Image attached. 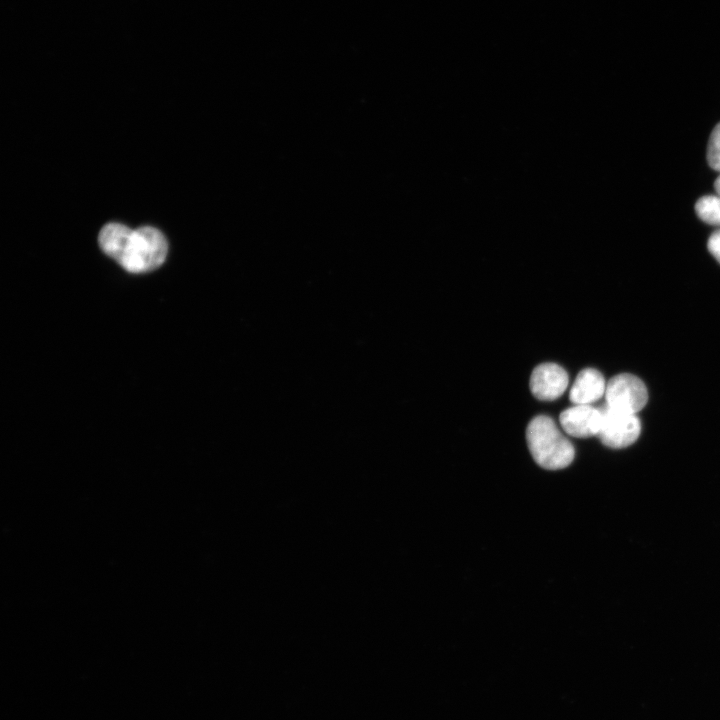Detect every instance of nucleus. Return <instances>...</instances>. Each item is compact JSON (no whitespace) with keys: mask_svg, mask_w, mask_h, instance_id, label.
<instances>
[{"mask_svg":"<svg viewBox=\"0 0 720 720\" xmlns=\"http://www.w3.org/2000/svg\"><path fill=\"white\" fill-rule=\"evenodd\" d=\"M98 242L106 255L131 273L157 269L168 252L164 235L150 226L132 230L124 224L108 223L101 229Z\"/></svg>","mask_w":720,"mask_h":720,"instance_id":"obj_1","label":"nucleus"},{"mask_svg":"<svg viewBox=\"0 0 720 720\" xmlns=\"http://www.w3.org/2000/svg\"><path fill=\"white\" fill-rule=\"evenodd\" d=\"M606 405L636 414L647 403L648 392L641 379L632 374H619L609 380L605 391Z\"/></svg>","mask_w":720,"mask_h":720,"instance_id":"obj_4","label":"nucleus"},{"mask_svg":"<svg viewBox=\"0 0 720 720\" xmlns=\"http://www.w3.org/2000/svg\"><path fill=\"white\" fill-rule=\"evenodd\" d=\"M563 430L577 438L597 436L602 421L601 410L591 405H575L559 416Z\"/></svg>","mask_w":720,"mask_h":720,"instance_id":"obj_6","label":"nucleus"},{"mask_svg":"<svg viewBox=\"0 0 720 720\" xmlns=\"http://www.w3.org/2000/svg\"><path fill=\"white\" fill-rule=\"evenodd\" d=\"M526 440L534 461L544 469H563L574 459L573 445L548 416L539 415L530 421Z\"/></svg>","mask_w":720,"mask_h":720,"instance_id":"obj_2","label":"nucleus"},{"mask_svg":"<svg viewBox=\"0 0 720 720\" xmlns=\"http://www.w3.org/2000/svg\"><path fill=\"white\" fill-rule=\"evenodd\" d=\"M707 162L712 169L720 172V123L715 126L709 137Z\"/></svg>","mask_w":720,"mask_h":720,"instance_id":"obj_9","label":"nucleus"},{"mask_svg":"<svg viewBox=\"0 0 720 720\" xmlns=\"http://www.w3.org/2000/svg\"><path fill=\"white\" fill-rule=\"evenodd\" d=\"M707 247L712 256L720 263V230L710 235Z\"/></svg>","mask_w":720,"mask_h":720,"instance_id":"obj_10","label":"nucleus"},{"mask_svg":"<svg viewBox=\"0 0 720 720\" xmlns=\"http://www.w3.org/2000/svg\"><path fill=\"white\" fill-rule=\"evenodd\" d=\"M714 188H715V190H716V192H717V195L720 196V175H719V176L717 177V179L715 180Z\"/></svg>","mask_w":720,"mask_h":720,"instance_id":"obj_11","label":"nucleus"},{"mask_svg":"<svg viewBox=\"0 0 720 720\" xmlns=\"http://www.w3.org/2000/svg\"><path fill=\"white\" fill-rule=\"evenodd\" d=\"M600 410L602 421L597 437L605 446L625 448L638 439L641 424L636 414L613 409L606 404Z\"/></svg>","mask_w":720,"mask_h":720,"instance_id":"obj_3","label":"nucleus"},{"mask_svg":"<svg viewBox=\"0 0 720 720\" xmlns=\"http://www.w3.org/2000/svg\"><path fill=\"white\" fill-rule=\"evenodd\" d=\"M606 385L603 375L598 370L583 369L571 387L570 400L575 405H591L605 394Z\"/></svg>","mask_w":720,"mask_h":720,"instance_id":"obj_7","label":"nucleus"},{"mask_svg":"<svg viewBox=\"0 0 720 720\" xmlns=\"http://www.w3.org/2000/svg\"><path fill=\"white\" fill-rule=\"evenodd\" d=\"M567 372L555 363L538 365L530 377V390L539 400L551 401L559 398L568 386Z\"/></svg>","mask_w":720,"mask_h":720,"instance_id":"obj_5","label":"nucleus"},{"mask_svg":"<svg viewBox=\"0 0 720 720\" xmlns=\"http://www.w3.org/2000/svg\"><path fill=\"white\" fill-rule=\"evenodd\" d=\"M695 212L703 222L720 225V196L707 195L699 198L695 204Z\"/></svg>","mask_w":720,"mask_h":720,"instance_id":"obj_8","label":"nucleus"}]
</instances>
